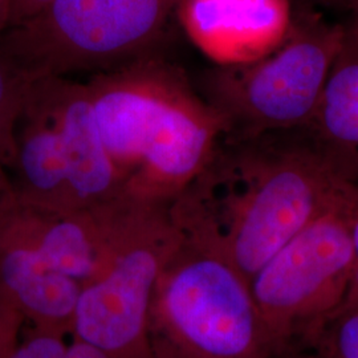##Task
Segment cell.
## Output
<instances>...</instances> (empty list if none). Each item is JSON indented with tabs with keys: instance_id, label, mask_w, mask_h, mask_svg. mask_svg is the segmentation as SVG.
<instances>
[{
	"instance_id": "8fae6325",
	"label": "cell",
	"mask_w": 358,
	"mask_h": 358,
	"mask_svg": "<svg viewBox=\"0 0 358 358\" xmlns=\"http://www.w3.org/2000/svg\"><path fill=\"white\" fill-rule=\"evenodd\" d=\"M303 129L334 174L358 192V47L346 32L319 108Z\"/></svg>"
},
{
	"instance_id": "e0dca14e",
	"label": "cell",
	"mask_w": 358,
	"mask_h": 358,
	"mask_svg": "<svg viewBox=\"0 0 358 358\" xmlns=\"http://www.w3.org/2000/svg\"><path fill=\"white\" fill-rule=\"evenodd\" d=\"M52 0H13L8 27L17 26L40 13Z\"/></svg>"
},
{
	"instance_id": "ffe728a7",
	"label": "cell",
	"mask_w": 358,
	"mask_h": 358,
	"mask_svg": "<svg viewBox=\"0 0 358 358\" xmlns=\"http://www.w3.org/2000/svg\"><path fill=\"white\" fill-rule=\"evenodd\" d=\"M13 0H0V34L8 27Z\"/></svg>"
},
{
	"instance_id": "277c9868",
	"label": "cell",
	"mask_w": 358,
	"mask_h": 358,
	"mask_svg": "<svg viewBox=\"0 0 358 358\" xmlns=\"http://www.w3.org/2000/svg\"><path fill=\"white\" fill-rule=\"evenodd\" d=\"M345 27L319 10L294 6L282 45L248 64L207 71L202 96L223 120L226 136L252 137L306 128L316 113Z\"/></svg>"
},
{
	"instance_id": "4fadbf2b",
	"label": "cell",
	"mask_w": 358,
	"mask_h": 358,
	"mask_svg": "<svg viewBox=\"0 0 358 358\" xmlns=\"http://www.w3.org/2000/svg\"><path fill=\"white\" fill-rule=\"evenodd\" d=\"M31 77L0 51V167L7 171L15 155V130Z\"/></svg>"
},
{
	"instance_id": "ba28073f",
	"label": "cell",
	"mask_w": 358,
	"mask_h": 358,
	"mask_svg": "<svg viewBox=\"0 0 358 358\" xmlns=\"http://www.w3.org/2000/svg\"><path fill=\"white\" fill-rule=\"evenodd\" d=\"M183 28L217 66L248 64L275 51L294 22V0H179Z\"/></svg>"
},
{
	"instance_id": "44dd1931",
	"label": "cell",
	"mask_w": 358,
	"mask_h": 358,
	"mask_svg": "<svg viewBox=\"0 0 358 358\" xmlns=\"http://www.w3.org/2000/svg\"><path fill=\"white\" fill-rule=\"evenodd\" d=\"M282 358H308L303 355H299V353H289V355H285Z\"/></svg>"
},
{
	"instance_id": "5bb4252c",
	"label": "cell",
	"mask_w": 358,
	"mask_h": 358,
	"mask_svg": "<svg viewBox=\"0 0 358 358\" xmlns=\"http://www.w3.org/2000/svg\"><path fill=\"white\" fill-rule=\"evenodd\" d=\"M8 358H115L73 336H59L29 328Z\"/></svg>"
},
{
	"instance_id": "3957f363",
	"label": "cell",
	"mask_w": 358,
	"mask_h": 358,
	"mask_svg": "<svg viewBox=\"0 0 358 358\" xmlns=\"http://www.w3.org/2000/svg\"><path fill=\"white\" fill-rule=\"evenodd\" d=\"M148 341L152 358H282L243 273L183 235L155 284Z\"/></svg>"
},
{
	"instance_id": "8992f818",
	"label": "cell",
	"mask_w": 358,
	"mask_h": 358,
	"mask_svg": "<svg viewBox=\"0 0 358 358\" xmlns=\"http://www.w3.org/2000/svg\"><path fill=\"white\" fill-rule=\"evenodd\" d=\"M179 0H52L0 34L4 52L31 78L99 73L148 55Z\"/></svg>"
},
{
	"instance_id": "6da1fadb",
	"label": "cell",
	"mask_w": 358,
	"mask_h": 358,
	"mask_svg": "<svg viewBox=\"0 0 358 358\" xmlns=\"http://www.w3.org/2000/svg\"><path fill=\"white\" fill-rule=\"evenodd\" d=\"M352 192L304 129L223 134L203 170L170 203V214L183 236L219 251L250 282Z\"/></svg>"
},
{
	"instance_id": "9c48e42d",
	"label": "cell",
	"mask_w": 358,
	"mask_h": 358,
	"mask_svg": "<svg viewBox=\"0 0 358 358\" xmlns=\"http://www.w3.org/2000/svg\"><path fill=\"white\" fill-rule=\"evenodd\" d=\"M16 199L51 211H75L48 77L32 78L15 130L8 170Z\"/></svg>"
},
{
	"instance_id": "ac0fdd59",
	"label": "cell",
	"mask_w": 358,
	"mask_h": 358,
	"mask_svg": "<svg viewBox=\"0 0 358 358\" xmlns=\"http://www.w3.org/2000/svg\"><path fill=\"white\" fill-rule=\"evenodd\" d=\"M345 11L349 13V22L344 26L346 36L358 47V0H350Z\"/></svg>"
},
{
	"instance_id": "5b68a950",
	"label": "cell",
	"mask_w": 358,
	"mask_h": 358,
	"mask_svg": "<svg viewBox=\"0 0 358 358\" xmlns=\"http://www.w3.org/2000/svg\"><path fill=\"white\" fill-rule=\"evenodd\" d=\"M180 242L170 203L115 198L105 268L81 289L72 336L115 358H152L148 319L154 288Z\"/></svg>"
},
{
	"instance_id": "52a82bcc",
	"label": "cell",
	"mask_w": 358,
	"mask_h": 358,
	"mask_svg": "<svg viewBox=\"0 0 358 358\" xmlns=\"http://www.w3.org/2000/svg\"><path fill=\"white\" fill-rule=\"evenodd\" d=\"M357 194L309 223L250 280L282 358L345 301L356 268L350 208Z\"/></svg>"
},
{
	"instance_id": "7c38bea8",
	"label": "cell",
	"mask_w": 358,
	"mask_h": 358,
	"mask_svg": "<svg viewBox=\"0 0 358 358\" xmlns=\"http://www.w3.org/2000/svg\"><path fill=\"white\" fill-rule=\"evenodd\" d=\"M289 353L308 358H358V304L338 308L310 329Z\"/></svg>"
},
{
	"instance_id": "30bf717a",
	"label": "cell",
	"mask_w": 358,
	"mask_h": 358,
	"mask_svg": "<svg viewBox=\"0 0 358 358\" xmlns=\"http://www.w3.org/2000/svg\"><path fill=\"white\" fill-rule=\"evenodd\" d=\"M47 77L76 210L101 205L122 195L121 182L105 149L87 84H78L66 77Z\"/></svg>"
},
{
	"instance_id": "9a60e30c",
	"label": "cell",
	"mask_w": 358,
	"mask_h": 358,
	"mask_svg": "<svg viewBox=\"0 0 358 358\" xmlns=\"http://www.w3.org/2000/svg\"><path fill=\"white\" fill-rule=\"evenodd\" d=\"M26 320L0 292V358H8L24 332Z\"/></svg>"
},
{
	"instance_id": "d6986e66",
	"label": "cell",
	"mask_w": 358,
	"mask_h": 358,
	"mask_svg": "<svg viewBox=\"0 0 358 358\" xmlns=\"http://www.w3.org/2000/svg\"><path fill=\"white\" fill-rule=\"evenodd\" d=\"M350 0H296V6H306L312 8H338V10H346Z\"/></svg>"
},
{
	"instance_id": "7a4b0ae2",
	"label": "cell",
	"mask_w": 358,
	"mask_h": 358,
	"mask_svg": "<svg viewBox=\"0 0 358 358\" xmlns=\"http://www.w3.org/2000/svg\"><path fill=\"white\" fill-rule=\"evenodd\" d=\"M122 194L171 203L207 165L224 133L183 72L143 56L87 83Z\"/></svg>"
},
{
	"instance_id": "2e32d148",
	"label": "cell",
	"mask_w": 358,
	"mask_h": 358,
	"mask_svg": "<svg viewBox=\"0 0 358 358\" xmlns=\"http://www.w3.org/2000/svg\"><path fill=\"white\" fill-rule=\"evenodd\" d=\"M350 236H352V243H353L355 255H356V268H355L349 292L346 294L343 307L358 304V194L350 208Z\"/></svg>"
}]
</instances>
